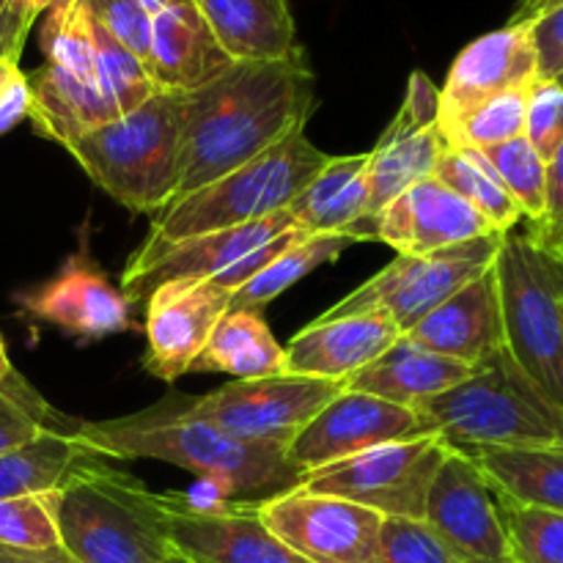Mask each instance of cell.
<instances>
[{
  "mask_svg": "<svg viewBox=\"0 0 563 563\" xmlns=\"http://www.w3.org/2000/svg\"><path fill=\"white\" fill-rule=\"evenodd\" d=\"M526 137L544 163L563 146V86L555 80H537L528 93Z\"/></svg>",
  "mask_w": 563,
  "mask_h": 563,
  "instance_id": "obj_41",
  "label": "cell"
},
{
  "mask_svg": "<svg viewBox=\"0 0 563 563\" xmlns=\"http://www.w3.org/2000/svg\"><path fill=\"white\" fill-rule=\"evenodd\" d=\"M500 498V495H498ZM511 563H563V511L500 498Z\"/></svg>",
  "mask_w": 563,
  "mask_h": 563,
  "instance_id": "obj_36",
  "label": "cell"
},
{
  "mask_svg": "<svg viewBox=\"0 0 563 563\" xmlns=\"http://www.w3.org/2000/svg\"><path fill=\"white\" fill-rule=\"evenodd\" d=\"M482 154L489 159L517 207L522 209V218L528 223H537L544 212V201H548V163L539 157L537 148L522 135L484 148Z\"/></svg>",
  "mask_w": 563,
  "mask_h": 563,
  "instance_id": "obj_35",
  "label": "cell"
},
{
  "mask_svg": "<svg viewBox=\"0 0 563 563\" xmlns=\"http://www.w3.org/2000/svg\"><path fill=\"white\" fill-rule=\"evenodd\" d=\"M192 372H223L234 379L273 377L286 372V346L275 341L262 313L229 311Z\"/></svg>",
  "mask_w": 563,
  "mask_h": 563,
  "instance_id": "obj_30",
  "label": "cell"
},
{
  "mask_svg": "<svg viewBox=\"0 0 563 563\" xmlns=\"http://www.w3.org/2000/svg\"><path fill=\"white\" fill-rule=\"evenodd\" d=\"M55 520L77 563H165L174 550L163 495L108 460L80 467L55 493Z\"/></svg>",
  "mask_w": 563,
  "mask_h": 563,
  "instance_id": "obj_4",
  "label": "cell"
},
{
  "mask_svg": "<svg viewBox=\"0 0 563 563\" xmlns=\"http://www.w3.org/2000/svg\"><path fill=\"white\" fill-rule=\"evenodd\" d=\"M234 64H267L300 53L286 0H192Z\"/></svg>",
  "mask_w": 563,
  "mask_h": 563,
  "instance_id": "obj_24",
  "label": "cell"
},
{
  "mask_svg": "<svg viewBox=\"0 0 563 563\" xmlns=\"http://www.w3.org/2000/svg\"><path fill=\"white\" fill-rule=\"evenodd\" d=\"M25 82L27 119L33 130L64 148L86 132L121 115L93 77L71 75L60 66L44 64L25 75Z\"/></svg>",
  "mask_w": 563,
  "mask_h": 563,
  "instance_id": "obj_25",
  "label": "cell"
},
{
  "mask_svg": "<svg viewBox=\"0 0 563 563\" xmlns=\"http://www.w3.org/2000/svg\"><path fill=\"white\" fill-rule=\"evenodd\" d=\"M368 152L330 157L317 176L286 207L302 234H350L361 242L368 203Z\"/></svg>",
  "mask_w": 563,
  "mask_h": 563,
  "instance_id": "obj_27",
  "label": "cell"
},
{
  "mask_svg": "<svg viewBox=\"0 0 563 563\" xmlns=\"http://www.w3.org/2000/svg\"><path fill=\"white\" fill-rule=\"evenodd\" d=\"M55 493L22 495V498L0 500V548H60V531L58 520H55Z\"/></svg>",
  "mask_w": 563,
  "mask_h": 563,
  "instance_id": "obj_39",
  "label": "cell"
},
{
  "mask_svg": "<svg viewBox=\"0 0 563 563\" xmlns=\"http://www.w3.org/2000/svg\"><path fill=\"white\" fill-rule=\"evenodd\" d=\"M27 119V82L25 71L20 80L11 82L9 91L0 99V132H9L16 121Z\"/></svg>",
  "mask_w": 563,
  "mask_h": 563,
  "instance_id": "obj_46",
  "label": "cell"
},
{
  "mask_svg": "<svg viewBox=\"0 0 563 563\" xmlns=\"http://www.w3.org/2000/svg\"><path fill=\"white\" fill-rule=\"evenodd\" d=\"M88 179L132 212L174 201L181 163V93L157 91L66 146Z\"/></svg>",
  "mask_w": 563,
  "mask_h": 563,
  "instance_id": "obj_5",
  "label": "cell"
},
{
  "mask_svg": "<svg viewBox=\"0 0 563 563\" xmlns=\"http://www.w3.org/2000/svg\"><path fill=\"white\" fill-rule=\"evenodd\" d=\"M495 493L511 504L563 511V443L465 449Z\"/></svg>",
  "mask_w": 563,
  "mask_h": 563,
  "instance_id": "obj_29",
  "label": "cell"
},
{
  "mask_svg": "<svg viewBox=\"0 0 563 563\" xmlns=\"http://www.w3.org/2000/svg\"><path fill=\"white\" fill-rule=\"evenodd\" d=\"M423 522L460 563H511L500 498L471 456L451 449L427 498Z\"/></svg>",
  "mask_w": 563,
  "mask_h": 563,
  "instance_id": "obj_13",
  "label": "cell"
},
{
  "mask_svg": "<svg viewBox=\"0 0 563 563\" xmlns=\"http://www.w3.org/2000/svg\"><path fill=\"white\" fill-rule=\"evenodd\" d=\"M528 236L553 256L563 258V146L548 163V201L537 223H528Z\"/></svg>",
  "mask_w": 563,
  "mask_h": 563,
  "instance_id": "obj_43",
  "label": "cell"
},
{
  "mask_svg": "<svg viewBox=\"0 0 563 563\" xmlns=\"http://www.w3.org/2000/svg\"><path fill=\"white\" fill-rule=\"evenodd\" d=\"M170 544L201 563H308L256 517L253 506L207 509L163 495Z\"/></svg>",
  "mask_w": 563,
  "mask_h": 563,
  "instance_id": "obj_17",
  "label": "cell"
},
{
  "mask_svg": "<svg viewBox=\"0 0 563 563\" xmlns=\"http://www.w3.org/2000/svg\"><path fill=\"white\" fill-rule=\"evenodd\" d=\"M137 3H141V9L146 11L148 16H154V14H159V11H163L170 0H137Z\"/></svg>",
  "mask_w": 563,
  "mask_h": 563,
  "instance_id": "obj_52",
  "label": "cell"
},
{
  "mask_svg": "<svg viewBox=\"0 0 563 563\" xmlns=\"http://www.w3.org/2000/svg\"><path fill=\"white\" fill-rule=\"evenodd\" d=\"M22 71H20V64H9V60H0V99H3V93L9 91L11 82L20 80Z\"/></svg>",
  "mask_w": 563,
  "mask_h": 563,
  "instance_id": "obj_49",
  "label": "cell"
},
{
  "mask_svg": "<svg viewBox=\"0 0 563 563\" xmlns=\"http://www.w3.org/2000/svg\"><path fill=\"white\" fill-rule=\"evenodd\" d=\"M421 434L432 432L423 427L418 412L390 405L377 396L341 390L286 445V460L300 473H311L346 456L363 454L374 445L421 438Z\"/></svg>",
  "mask_w": 563,
  "mask_h": 563,
  "instance_id": "obj_14",
  "label": "cell"
},
{
  "mask_svg": "<svg viewBox=\"0 0 563 563\" xmlns=\"http://www.w3.org/2000/svg\"><path fill=\"white\" fill-rule=\"evenodd\" d=\"M91 20V16H88ZM91 42H93V75L104 97L115 104L119 113H130L137 104L152 99L157 86L148 77V69L135 53L115 42L97 20H91Z\"/></svg>",
  "mask_w": 563,
  "mask_h": 563,
  "instance_id": "obj_33",
  "label": "cell"
},
{
  "mask_svg": "<svg viewBox=\"0 0 563 563\" xmlns=\"http://www.w3.org/2000/svg\"><path fill=\"white\" fill-rule=\"evenodd\" d=\"M493 234L500 231L434 176L407 187L377 218V240L399 256H427Z\"/></svg>",
  "mask_w": 563,
  "mask_h": 563,
  "instance_id": "obj_19",
  "label": "cell"
},
{
  "mask_svg": "<svg viewBox=\"0 0 563 563\" xmlns=\"http://www.w3.org/2000/svg\"><path fill=\"white\" fill-rule=\"evenodd\" d=\"M506 350L563 416V258L528 234H504L495 256Z\"/></svg>",
  "mask_w": 563,
  "mask_h": 563,
  "instance_id": "obj_7",
  "label": "cell"
},
{
  "mask_svg": "<svg viewBox=\"0 0 563 563\" xmlns=\"http://www.w3.org/2000/svg\"><path fill=\"white\" fill-rule=\"evenodd\" d=\"M14 374V366H11L9 361V350H5V341L0 339V383H3L5 377H11Z\"/></svg>",
  "mask_w": 563,
  "mask_h": 563,
  "instance_id": "obj_51",
  "label": "cell"
},
{
  "mask_svg": "<svg viewBox=\"0 0 563 563\" xmlns=\"http://www.w3.org/2000/svg\"><path fill=\"white\" fill-rule=\"evenodd\" d=\"M440 88L423 71H412L407 97L385 135L368 152V203L357 236L361 242L377 240V218L407 187L429 179L440 157L449 148L438 126Z\"/></svg>",
  "mask_w": 563,
  "mask_h": 563,
  "instance_id": "obj_11",
  "label": "cell"
},
{
  "mask_svg": "<svg viewBox=\"0 0 563 563\" xmlns=\"http://www.w3.org/2000/svg\"><path fill=\"white\" fill-rule=\"evenodd\" d=\"M11 3L14 5H20V9H25V11H31V14H42V11H47L49 5L53 3H58V0H11Z\"/></svg>",
  "mask_w": 563,
  "mask_h": 563,
  "instance_id": "obj_50",
  "label": "cell"
},
{
  "mask_svg": "<svg viewBox=\"0 0 563 563\" xmlns=\"http://www.w3.org/2000/svg\"><path fill=\"white\" fill-rule=\"evenodd\" d=\"M77 438L102 460H157L185 467L236 504H262L300 487L306 473L286 460L284 445L247 443L192 410V399L159 405L110 421H77Z\"/></svg>",
  "mask_w": 563,
  "mask_h": 563,
  "instance_id": "obj_2",
  "label": "cell"
},
{
  "mask_svg": "<svg viewBox=\"0 0 563 563\" xmlns=\"http://www.w3.org/2000/svg\"><path fill=\"white\" fill-rule=\"evenodd\" d=\"M253 511L308 563H377L383 526L377 511L302 487L253 504Z\"/></svg>",
  "mask_w": 563,
  "mask_h": 563,
  "instance_id": "obj_12",
  "label": "cell"
},
{
  "mask_svg": "<svg viewBox=\"0 0 563 563\" xmlns=\"http://www.w3.org/2000/svg\"><path fill=\"white\" fill-rule=\"evenodd\" d=\"M91 20H97L115 42L124 44L148 64V44H152V16L141 9L137 0H80ZM152 77V75H148Z\"/></svg>",
  "mask_w": 563,
  "mask_h": 563,
  "instance_id": "obj_42",
  "label": "cell"
},
{
  "mask_svg": "<svg viewBox=\"0 0 563 563\" xmlns=\"http://www.w3.org/2000/svg\"><path fill=\"white\" fill-rule=\"evenodd\" d=\"M401 339L385 311H361L311 322L286 346V372L346 383Z\"/></svg>",
  "mask_w": 563,
  "mask_h": 563,
  "instance_id": "obj_21",
  "label": "cell"
},
{
  "mask_svg": "<svg viewBox=\"0 0 563 563\" xmlns=\"http://www.w3.org/2000/svg\"><path fill=\"white\" fill-rule=\"evenodd\" d=\"M97 460L102 456L77 438L75 418H66L58 427L44 429L36 438L0 454V500L55 493L80 467Z\"/></svg>",
  "mask_w": 563,
  "mask_h": 563,
  "instance_id": "obj_28",
  "label": "cell"
},
{
  "mask_svg": "<svg viewBox=\"0 0 563 563\" xmlns=\"http://www.w3.org/2000/svg\"><path fill=\"white\" fill-rule=\"evenodd\" d=\"M311 110L313 71L302 49L284 60L234 64L207 86L181 93V163L174 201L300 132Z\"/></svg>",
  "mask_w": 563,
  "mask_h": 563,
  "instance_id": "obj_1",
  "label": "cell"
},
{
  "mask_svg": "<svg viewBox=\"0 0 563 563\" xmlns=\"http://www.w3.org/2000/svg\"><path fill=\"white\" fill-rule=\"evenodd\" d=\"M528 25L537 47L539 80H559L563 75V5L537 16Z\"/></svg>",
  "mask_w": 563,
  "mask_h": 563,
  "instance_id": "obj_44",
  "label": "cell"
},
{
  "mask_svg": "<svg viewBox=\"0 0 563 563\" xmlns=\"http://www.w3.org/2000/svg\"><path fill=\"white\" fill-rule=\"evenodd\" d=\"M341 390H346V383L284 372L273 377L234 379L229 385H220L207 396L192 399V410L247 443L286 449L302 432V427Z\"/></svg>",
  "mask_w": 563,
  "mask_h": 563,
  "instance_id": "obj_10",
  "label": "cell"
},
{
  "mask_svg": "<svg viewBox=\"0 0 563 563\" xmlns=\"http://www.w3.org/2000/svg\"><path fill=\"white\" fill-rule=\"evenodd\" d=\"M328 159V154L308 141L306 132H295L251 163L157 212L146 240L132 253L124 273L146 267L168 247L192 236L236 229L284 212Z\"/></svg>",
  "mask_w": 563,
  "mask_h": 563,
  "instance_id": "obj_3",
  "label": "cell"
},
{
  "mask_svg": "<svg viewBox=\"0 0 563 563\" xmlns=\"http://www.w3.org/2000/svg\"><path fill=\"white\" fill-rule=\"evenodd\" d=\"M234 291L214 280H168L146 297L143 366L163 383L185 377L201 357Z\"/></svg>",
  "mask_w": 563,
  "mask_h": 563,
  "instance_id": "obj_15",
  "label": "cell"
},
{
  "mask_svg": "<svg viewBox=\"0 0 563 563\" xmlns=\"http://www.w3.org/2000/svg\"><path fill=\"white\" fill-rule=\"evenodd\" d=\"M416 412L454 451L563 443V416L522 374L506 346Z\"/></svg>",
  "mask_w": 563,
  "mask_h": 563,
  "instance_id": "obj_6",
  "label": "cell"
},
{
  "mask_svg": "<svg viewBox=\"0 0 563 563\" xmlns=\"http://www.w3.org/2000/svg\"><path fill=\"white\" fill-rule=\"evenodd\" d=\"M42 49L47 55V64L97 80L91 20L80 0H58L49 5L42 25Z\"/></svg>",
  "mask_w": 563,
  "mask_h": 563,
  "instance_id": "obj_37",
  "label": "cell"
},
{
  "mask_svg": "<svg viewBox=\"0 0 563 563\" xmlns=\"http://www.w3.org/2000/svg\"><path fill=\"white\" fill-rule=\"evenodd\" d=\"M20 302L31 317L82 341L108 339L132 328V302L110 284L86 247L66 258L47 284L22 295Z\"/></svg>",
  "mask_w": 563,
  "mask_h": 563,
  "instance_id": "obj_18",
  "label": "cell"
},
{
  "mask_svg": "<svg viewBox=\"0 0 563 563\" xmlns=\"http://www.w3.org/2000/svg\"><path fill=\"white\" fill-rule=\"evenodd\" d=\"M66 418L69 416L53 410L42 394L14 372L0 383V454L36 438L44 429L58 427Z\"/></svg>",
  "mask_w": 563,
  "mask_h": 563,
  "instance_id": "obj_38",
  "label": "cell"
},
{
  "mask_svg": "<svg viewBox=\"0 0 563 563\" xmlns=\"http://www.w3.org/2000/svg\"><path fill=\"white\" fill-rule=\"evenodd\" d=\"M231 66L234 60L220 47L192 0H170L152 16L146 69L157 91L190 93Z\"/></svg>",
  "mask_w": 563,
  "mask_h": 563,
  "instance_id": "obj_23",
  "label": "cell"
},
{
  "mask_svg": "<svg viewBox=\"0 0 563 563\" xmlns=\"http://www.w3.org/2000/svg\"><path fill=\"white\" fill-rule=\"evenodd\" d=\"M377 563H460L423 520L383 517Z\"/></svg>",
  "mask_w": 563,
  "mask_h": 563,
  "instance_id": "obj_40",
  "label": "cell"
},
{
  "mask_svg": "<svg viewBox=\"0 0 563 563\" xmlns=\"http://www.w3.org/2000/svg\"><path fill=\"white\" fill-rule=\"evenodd\" d=\"M407 339L416 341L423 350L467 363V366H478L489 355L504 350L506 330L495 264L476 280L462 286L429 317H423L407 333Z\"/></svg>",
  "mask_w": 563,
  "mask_h": 563,
  "instance_id": "obj_22",
  "label": "cell"
},
{
  "mask_svg": "<svg viewBox=\"0 0 563 563\" xmlns=\"http://www.w3.org/2000/svg\"><path fill=\"white\" fill-rule=\"evenodd\" d=\"M559 5H563V0H522L520 9L511 14L509 22H533L537 16L548 14V11L559 9Z\"/></svg>",
  "mask_w": 563,
  "mask_h": 563,
  "instance_id": "obj_48",
  "label": "cell"
},
{
  "mask_svg": "<svg viewBox=\"0 0 563 563\" xmlns=\"http://www.w3.org/2000/svg\"><path fill=\"white\" fill-rule=\"evenodd\" d=\"M291 229H295L291 214L284 209V212L269 214L256 223L192 236V240L168 247L163 256H157L146 267L121 273V295L130 302H137L146 300L157 286L168 284V280H218L242 258H247L258 247Z\"/></svg>",
  "mask_w": 563,
  "mask_h": 563,
  "instance_id": "obj_20",
  "label": "cell"
},
{
  "mask_svg": "<svg viewBox=\"0 0 563 563\" xmlns=\"http://www.w3.org/2000/svg\"><path fill=\"white\" fill-rule=\"evenodd\" d=\"M198 563H201V561H198Z\"/></svg>",
  "mask_w": 563,
  "mask_h": 563,
  "instance_id": "obj_55",
  "label": "cell"
},
{
  "mask_svg": "<svg viewBox=\"0 0 563 563\" xmlns=\"http://www.w3.org/2000/svg\"><path fill=\"white\" fill-rule=\"evenodd\" d=\"M438 434L374 445L363 454L306 473L302 489L350 500L379 517L423 520L429 489L449 456Z\"/></svg>",
  "mask_w": 563,
  "mask_h": 563,
  "instance_id": "obj_8",
  "label": "cell"
},
{
  "mask_svg": "<svg viewBox=\"0 0 563 563\" xmlns=\"http://www.w3.org/2000/svg\"><path fill=\"white\" fill-rule=\"evenodd\" d=\"M33 22H36V14L20 9L11 0H0V60L20 64L22 47H25Z\"/></svg>",
  "mask_w": 563,
  "mask_h": 563,
  "instance_id": "obj_45",
  "label": "cell"
},
{
  "mask_svg": "<svg viewBox=\"0 0 563 563\" xmlns=\"http://www.w3.org/2000/svg\"><path fill=\"white\" fill-rule=\"evenodd\" d=\"M357 245L350 234H302L284 247L264 269H258L247 284L231 295L229 311L262 313L267 302L311 275L322 264L335 262L346 247Z\"/></svg>",
  "mask_w": 563,
  "mask_h": 563,
  "instance_id": "obj_31",
  "label": "cell"
},
{
  "mask_svg": "<svg viewBox=\"0 0 563 563\" xmlns=\"http://www.w3.org/2000/svg\"><path fill=\"white\" fill-rule=\"evenodd\" d=\"M473 374V366L429 352L401 335L388 352L346 379V390L377 396L416 412L434 396L445 394Z\"/></svg>",
  "mask_w": 563,
  "mask_h": 563,
  "instance_id": "obj_26",
  "label": "cell"
},
{
  "mask_svg": "<svg viewBox=\"0 0 563 563\" xmlns=\"http://www.w3.org/2000/svg\"><path fill=\"white\" fill-rule=\"evenodd\" d=\"M537 80L539 60L528 22H509L498 31L484 33L456 55L440 88V132L445 135L456 121L487 99L528 88Z\"/></svg>",
  "mask_w": 563,
  "mask_h": 563,
  "instance_id": "obj_16",
  "label": "cell"
},
{
  "mask_svg": "<svg viewBox=\"0 0 563 563\" xmlns=\"http://www.w3.org/2000/svg\"><path fill=\"white\" fill-rule=\"evenodd\" d=\"M533 86L515 88V91L498 93V97L487 99L478 104L473 113L456 121L449 132H445V143L460 148H476L484 152L498 143L515 141V137L526 135V113H528V93Z\"/></svg>",
  "mask_w": 563,
  "mask_h": 563,
  "instance_id": "obj_34",
  "label": "cell"
},
{
  "mask_svg": "<svg viewBox=\"0 0 563 563\" xmlns=\"http://www.w3.org/2000/svg\"><path fill=\"white\" fill-rule=\"evenodd\" d=\"M0 563H77L64 548L53 550H11L0 548Z\"/></svg>",
  "mask_w": 563,
  "mask_h": 563,
  "instance_id": "obj_47",
  "label": "cell"
},
{
  "mask_svg": "<svg viewBox=\"0 0 563 563\" xmlns=\"http://www.w3.org/2000/svg\"><path fill=\"white\" fill-rule=\"evenodd\" d=\"M555 82H559V86H563V75L559 77V80H555Z\"/></svg>",
  "mask_w": 563,
  "mask_h": 563,
  "instance_id": "obj_54",
  "label": "cell"
},
{
  "mask_svg": "<svg viewBox=\"0 0 563 563\" xmlns=\"http://www.w3.org/2000/svg\"><path fill=\"white\" fill-rule=\"evenodd\" d=\"M500 242H504V234H493L443 247V251L427 253V256H396L388 267L379 269L352 295L324 311L322 319L361 311H385L390 313L401 335H407L462 286L487 273L495 264Z\"/></svg>",
  "mask_w": 563,
  "mask_h": 563,
  "instance_id": "obj_9",
  "label": "cell"
},
{
  "mask_svg": "<svg viewBox=\"0 0 563 563\" xmlns=\"http://www.w3.org/2000/svg\"><path fill=\"white\" fill-rule=\"evenodd\" d=\"M432 176L443 181L449 190H454L456 196L465 198L473 209H478L500 234H509L520 220H526L522 209L517 207V201L506 190L500 176L495 174L489 159L476 148L449 146Z\"/></svg>",
  "mask_w": 563,
  "mask_h": 563,
  "instance_id": "obj_32",
  "label": "cell"
},
{
  "mask_svg": "<svg viewBox=\"0 0 563 563\" xmlns=\"http://www.w3.org/2000/svg\"><path fill=\"white\" fill-rule=\"evenodd\" d=\"M165 563H198L196 559H190V555H185V553H179V550H170V555H168V561Z\"/></svg>",
  "mask_w": 563,
  "mask_h": 563,
  "instance_id": "obj_53",
  "label": "cell"
}]
</instances>
